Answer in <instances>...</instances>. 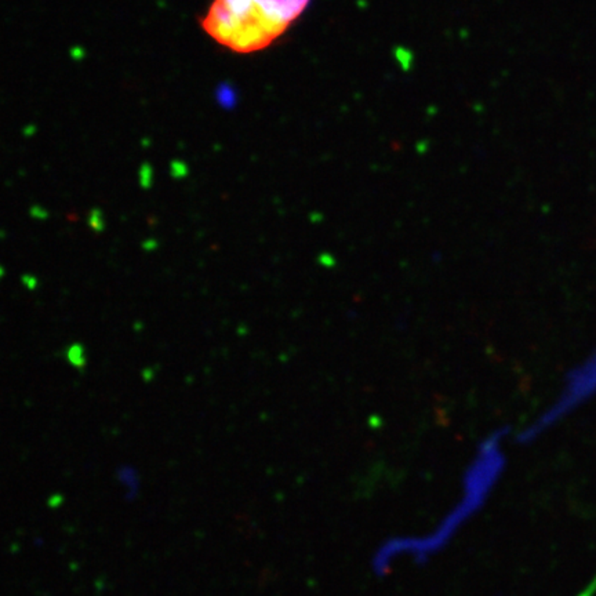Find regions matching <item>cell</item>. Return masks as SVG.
Returning a JSON list of instances; mask_svg holds the SVG:
<instances>
[{
	"instance_id": "obj_1",
	"label": "cell",
	"mask_w": 596,
	"mask_h": 596,
	"mask_svg": "<svg viewBox=\"0 0 596 596\" xmlns=\"http://www.w3.org/2000/svg\"><path fill=\"white\" fill-rule=\"evenodd\" d=\"M507 433L505 430H495L479 443L464 469L457 498L430 529L395 534L375 547L370 557V567L375 577L390 576L397 566L432 562L454 542L483 509L505 469L502 442Z\"/></svg>"
},
{
	"instance_id": "obj_2",
	"label": "cell",
	"mask_w": 596,
	"mask_h": 596,
	"mask_svg": "<svg viewBox=\"0 0 596 596\" xmlns=\"http://www.w3.org/2000/svg\"><path fill=\"white\" fill-rule=\"evenodd\" d=\"M311 0H214L203 28L235 53L261 51L304 14Z\"/></svg>"
},
{
	"instance_id": "obj_3",
	"label": "cell",
	"mask_w": 596,
	"mask_h": 596,
	"mask_svg": "<svg viewBox=\"0 0 596 596\" xmlns=\"http://www.w3.org/2000/svg\"><path fill=\"white\" fill-rule=\"evenodd\" d=\"M596 394V351L584 362L580 364L574 373L564 383L563 392L557 402L540 416L530 427L522 430L519 440L529 443L540 436L544 430L555 426L561 418L567 416L571 410L578 407L581 403L588 400Z\"/></svg>"
},
{
	"instance_id": "obj_4",
	"label": "cell",
	"mask_w": 596,
	"mask_h": 596,
	"mask_svg": "<svg viewBox=\"0 0 596 596\" xmlns=\"http://www.w3.org/2000/svg\"><path fill=\"white\" fill-rule=\"evenodd\" d=\"M118 478L120 480V485L125 488L128 496L132 497L137 495V490H138V486H139L138 475H134L132 469L128 471V469L123 468L122 472L118 475Z\"/></svg>"
},
{
	"instance_id": "obj_5",
	"label": "cell",
	"mask_w": 596,
	"mask_h": 596,
	"mask_svg": "<svg viewBox=\"0 0 596 596\" xmlns=\"http://www.w3.org/2000/svg\"><path fill=\"white\" fill-rule=\"evenodd\" d=\"M68 359H69V362L73 364V366H77V367L85 366L86 358H85V349H83V347L80 344L72 345L69 348V351H68Z\"/></svg>"
},
{
	"instance_id": "obj_6",
	"label": "cell",
	"mask_w": 596,
	"mask_h": 596,
	"mask_svg": "<svg viewBox=\"0 0 596 596\" xmlns=\"http://www.w3.org/2000/svg\"><path fill=\"white\" fill-rule=\"evenodd\" d=\"M90 227L96 231H102L104 230V220H102V213L99 210H93L90 214Z\"/></svg>"
},
{
	"instance_id": "obj_7",
	"label": "cell",
	"mask_w": 596,
	"mask_h": 596,
	"mask_svg": "<svg viewBox=\"0 0 596 596\" xmlns=\"http://www.w3.org/2000/svg\"><path fill=\"white\" fill-rule=\"evenodd\" d=\"M595 592H596V577H595V580H594V581H592V583H591V584H590V585H588V587H587V590H585V591H584V592H583V594H581V595H580V596H592V595H594V594H595Z\"/></svg>"
}]
</instances>
